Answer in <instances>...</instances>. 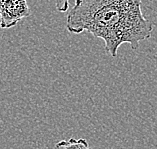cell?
Wrapping results in <instances>:
<instances>
[{"mask_svg":"<svg viewBox=\"0 0 157 149\" xmlns=\"http://www.w3.org/2000/svg\"><path fill=\"white\" fill-rule=\"evenodd\" d=\"M142 6V0H75L66 19L70 33L89 32L102 38L110 28L132 10Z\"/></svg>","mask_w":157,"mask_h":149,"instance_id":"obj_1","label":"cell"},{"mask_svg":"<svg viewBox=\"0 0 157 149\" xmlns=\"http://www.w3.org/2000/svg\"><path fill=\"white\" fill-rule=\"evenodd\" d=\"M70 0H55V7L59 12H66L69 8Z\"/></svg>","mask_w":157,"mask_h":149,"instance_id":"obj_5","label":"cell"},{"mask_svg":"<svg viewBox=\"0 0 157 149\" xmlns=\"http://www.w3.org/2000/svg\"><path fill=\"white\" fill-rule=\"evenodd\" d=\"M30 15L26 0H0V27L9 29Z\"/></svg>","mask_w":157,"mask_h":149,"instance_id":"obj_3","label":"cell"},{"mask_svg":"<svg viewBox=\"0 0 157 149\" xmlns=\"http://www.w3.org/2000/svg\"><path fill=\"white\" fill-rule=\"evenodd\" d=\"M53 149H91V148L86 139L70 138L68 140H61L59 142H57Z\"/></svg>","mask_w":157,"mask_h":149,"instance_id":"obj_4","label":"cell"},{"mask_svg":"<svg viewBox=\"0 0 157 149\" xmlns=\"http://www.w3.org/2000/svg\"><path fill=\"white\" fill-rule=\"evenodd\" d=\"M153 28V23L143 15L141 7H138L110 28L102 38L105 51L111 57H116L118 48L123 43H129L133 50L137 49L141 41L151 36Z\"/></svg>","mask_w":157,"mask_h":149,"instance_id":"obj_2","label":"cell"}]
</instances>
